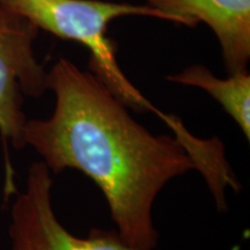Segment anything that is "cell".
I'll return each mask as SVG.
<instances>
[{"label":"cell","mask_w":250,"mask_h":250,"mask_svg":"<svg viewBox=\"0 0 250 250\" xmlns=\"http://www.w3.org/2000/svg\"><path fill=\"white\" fill-rule=\"evenodd\" d=\"M175 83L204 89L218 101L224 110L239 125L250 140V76L247 71L229 74L227 79L217 78L202 65H193L177 74L167 77Z\"/></svg>","instance_id":"6"},{"label":"cell","mask_w":250,"mask_h":250,"mask_svg":"<svg viewBox=\"0 0 250 250\" xmlns=\"http://www.w3.org/2000/svg\"><path fill=\"white\" fill-rule=\"evenodd\" d=\"M171 22L193 28L204 22L220 43L228 73L247 71L250 59V0H146Z\"/></svg>","instance_id":"5"},{"label":"cell","mask_w":250,"mask_h":250,"mask_svg":"<svg viewBox=\"0 0 250 250\" xmlns=\"http://www.w3.org/2000/svg\"><path fill=\"white\" fill-rule=\"evenodd\" d=\"M51 116L28 120L24 147L52 174L76 169L94 181L120 236L136 250H154L155 199L168 182L196 169L180 139L153 134L94 73L61 58L48 72Z\"/></svg>","instance_id":"1"},{"label":"cell","mask_w":250,"mask_h":250,"mask_svg":"<svg viewBox=\"0 0 250 250\" xmlns=\"http://www.w3.org/2000/svg\"><path fill=\"white\" fill-rule=\"evenodd\" d=\"M52 187L51 171L42 161L34 162L11 206L9 250H136L116 230L92 229L87 237L68 232L56 215Z\"/></svg>","instance_id":"4"},{"label":"cell","mask_w":250,"mask_h":250,"mask_svg":"<svg viewBox=\"0 0 250 250\" xmlns=\"http://www.w3.org/2000/svg\"><path fill=\"white\" fill-rule=\"evenodd\" d=\"M39 28L0 6V136L6 153V196L14 195V173L7 145L24 148L23 131L28 118L23 96L40 98L48 90V72L37 61L34 43Z\"/></svg>","instance_id":"3"},{"label":"cell","mask_w":250,"mask_h":250,"mask_svg":"<svg viewBox=\"0 0 250 250\" xmlns=\"http://www.w3.org/2000/svg\"><path fill=\"white\" fill-rule=\"evenodd\" d=\"M0 6L20 15L34 26L64 40L76 41L90 54L94 74L126 107L155 112L166 123L170 115L156 109L132 85L118 65L115 45L107 36L114 19L142 15L171 21L167 14L148 5L101 0H0Z\"/></svg>","instance_id":"2"}]
</instances>
